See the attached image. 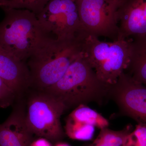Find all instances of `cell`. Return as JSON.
Here are the masks:
<instances>
[{
    "label": "cell",
    "mask_w": 146,
    "mask_h": 146,
    "mask_svg": "<svg viewBox=\"0 0 146 146\" xmlns=\"http://www.w3.org/2000/svg\"><path fill=\"white\" fill-rule=\"evenodd\" d=\"M85 37L58 39L46 34L42 36L27 60L31 87L43 91L56 83L72 63L83 54Z\"/></svg>",
    "instance_id": "6da1fadb"
},
{
    "label": "cell",
    "mask_w": 146,
    "mask_h": 146,
    "mask_svg": "<svg viewBox=\"0 0 146 146\" xmlns=\"http://www.w3.org/2000/svg\"><path fill=\"white\" fill-rule=\"evenodd\" d=\"M110 86L99 79L83 54L73 62L63 76L45 91L61 102L66 109L109 98Z\"/></svg>",
    "instance_id": "7a4b0ae2"
},
{
    "label": "cell",
    "mask_w": 146,
    "mask_h": 146,
    "mask_svg": "<svg viewBox=\"0 0 146 146\" xmlns=\"http://www.w3.org/2000/svg\"><path fill=\"white\" fill-rule=\"evenodd\" d=\"M5 17L0 23V48L26 62L46 33L36 15L26 9L1 7Z\"/></svg>",
    "instance_id": "3957f363"
},
{
    "label": "cell",
    "mask_w": 146,
    "mask_h": 146,
    "mask_svg": "<svg viewBox=\"0 0 146 146\" xmlns=\"http://www.w3.org/2000/svg\"><path fill=\"white\" fill-rule=\"evenodd\" d=\"M131 39L118 38L104 42L87 34L83 42V54L99 79L108 86L117 83L130 62Z\"/></svg>",
    "instance_id": "277c9868"
},
{
    "label": "cell",
    "mask_w": 146,
    "mask_h": 146,
    "mask_svg": "<svg viewBox=\"0 0 146 146\" xmlns=\"http://www.w3.org/2000/svg\"><path fill=\"white\" fill-rule=\"evenodd\" d=\"M66 108L53 96L39 91L30 97L25 119L32 133L52 142L60 141L65 132L60 117Z\"/></svg>",
    "instance_id": "5b68a950"
},
{
    "label": "cell",
    "mask_w": 146,
    "mask_h": 146,
    "mask_svg": "<svg viewBox=\"0 0 146 146\" xmlns=\"http://www.w3.org/2000/svg\"><path fill=\"white\" fill-rule=\"evenodd\" d=\"M121 0H77L79 16L84 31L99 38H119L117 11Z\"/></svg>",
    "instance_id": "8992f818"
},
{
    "label": "cell",
    "mask_w": 146,
    "mask_h": 146,
    "mask_svg": "<svg viewBox=\"0 0 146 146\" xmlns=\"http://www.w3.org/2000/svg\"><path fill=\"white\" fill-rule=\"evenodd\" d=\"M36 16L43 31L55 39H74L86 33L73 0H50Z\"/></svg>",
    "instance_id": "52a82bcc"
},
{
    "label": "cell",
    "mask_w": 146,
    "mask_h": 146,
    "mask_svg": "<svg viewBox=\"0 0 146 146\" xmlns=\"http://www.w3.org/2000/svg\"><path fill=\"white\" fill-rule=\"evenodd\" d=\"M109 97L116 103L121 114L146 125V85L125 72L110 87Z\"/></svg>",
    "instance_id": "ba28073f"
},
{
    "label": "cell",
    "mask_w": 146,
    "mask_h": 146,
    "mask_svg": "<svg viewBox=\"0 0 146 146\" xmlns=\"http://www.w3.org/2000/svg\"><path fill=\"white\" fill-rule=\"evenodd\" d=\"M119 38L146 36V0H121L117 11Z\"/></svg>",
    "instance_id": "9c48e42d"
},
{
    "label": "cell",
    "mask_w": 146,
    "mask_h": 146,
    "mask_svg": "<svg viewBox=\"0 0 146 146\" xmlns=\"http://www.w3.org/2000/svg\"><path fill=\"white\" fill-rule=\"evenodd\" d=\"M4 122L0 124V146H30L33 135L25 119V111L20 102Z\"/></svg>",
    "instance_id": "30bf717a"
},
{
    "label": "cell",
    "mask_w": 146,
    "mask_h": 146,
    "mask_svg": "<svg viewBox=\"0 0 146 146\" xmlns=\"http://www.w3.org/2000/svg\"><path fill=\"white\" fill-rule=\"evenodd\" d=\"M0 78L16 94L17 99L31 87L30 72L27 63L0 48Z\"/></svg>",
    "instance_id": "8fae6325"
},
{
    "label": "cell",
    "mask_w": 146,
    "mask_h": 146,
    "mask_svg": "<svg viewBox=\"0 0 146 146\" xmlns=\"http://www.w3.org/2000/svg\"><path fill=\"white\" fill-rule=\"evenodd\" d=\"M130 55L127 74L146 85V36L131 39Z\"/></svg>",
    "instance_id": "7c38bea8"
},
{
    "label": "cell",
    "mask_w": 146,
    "mask_h": 146,
    "mask_svg": "<svg viewBox=\"0 0 146 146\" xmlns=\"http://www.w3.org/2000/svg\"><path fill=\"white\" fill-rule=\"evenodd\" d=\"M68 117L101 129L108 127L109 124L107 119L86 105H80L76 107Z\"/></svg>",
    "instance_id": "4fadbf2b"
},
{
    "label": "cell",
    "mask_w": 146,
    "mask_h": 146,
    "mask_svg": "<svg viewBox=\"0 0 146 146\" xmlns=\"http://www.w3.org/2000/svg\"><path fill=\"white\" fill-rule=\"evenodd\" d=\"M65 129L66 135L71 139L85 141L93 138L95 127L68 117L66 120Z\"/></svg>",
    "instance_id": "5bb4252c"
},
{
    "label": "cell",
    "mask_w": 146,
    "mask_h": 146,
    "mask_svg": "<svg viewBox=\"0 0 146 146\" xmlns=\"http://www.w3.org/2000/svg\"><path fill=\"white\" fill-rule=\"evenodd\" d=\"M131 131L130 127L119 131L105 128L101 129L98 136L91 146H122Z\"/></svg>",
    "instance_id": "9a60e30c"
},
{
    "label": "cell",
    "mask_w": 146,
    "mask_h": 146,
    "mask_svg": "<svg viewBox=\"0 0 146 146\" xmlns=\"http://www.w3.org/2000/svg\"><path fill=\"white\" fill-rule=\"evenodd\" d=\"M50 0H0V7L26 9L37 15Z\"/></svg>",
    "instance_id": "2e32d148"
},
{
    "label": "cell",
    "mask_w": 146,
    "mask_h": 146,
    "mask_svg": "<svg viewBox=\"0 0 146 146\" xmlns=\"http://www.w3.org/2000/svg\"><path fill=\"white\" fill-rule=\"evenodd\" d=\"M122 146H146V125L138 124L129 133Z\"/></svg>",
    "instance_id": "e0dca14e"
},
{
    "label": "cell",
    "mask_w": 146,
    "mask_h": 146,
    "mask_svg": "<svg viewBox=\"0 0 146 146\" xmlns=\"http://www.w3.org/2000/svg\"><path fill=\"white\" fill-rule=\"evenodd\" d=\"M17 100L15 93L0 78V107L6 108L13 105Z\"/></svg>",
    "instance_id": "ac0fdd59"
},
{
    "label": "cell",
    "mask_w": 146,
    "mask_h": 146,
    "mask_svg": "<svg viewBox=\"0 0 146 146\" xmlns=\"http://www.w3.org/2000/svg\"><path fill=\"white\" fill-rule=\"evenodd\" d=\"M30 146H52L50 141L46 138H41L33 141Z\"/></svg>",
    "instance_id": "d6986e66"
},
{
    "label": "cell",
    "mask_w": 146,
    "mask_h": 146,
    "mask_svg": "<svg viewBox=\"0 0 146 146\" xmlns=\"http://www.w3.org/2000/svg\"><path fill=\"white\" fill-rule=\"evenodd\" d=\"M55 146H70L68 144L64 143H58L56 144Z\"/></svg>",
    "instance_id": "ffe728a7"
},
{
    "label": "cell",
    "mask_w": 146,
    "mask_h": 146,
    "mask_svg": "<svg viewBox=\"0 0 146 146\" xmlns=\"http://www.w3.org/2000/svg\"><path fill=\"white\" fill-rule=\"evenodd\" d=\"M73 1H77V0H73Z\"/></svg>",
    "instance_id": "44dd1931"
}]
</instances>
